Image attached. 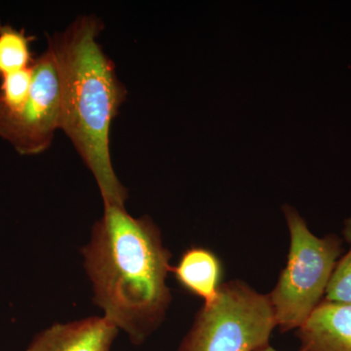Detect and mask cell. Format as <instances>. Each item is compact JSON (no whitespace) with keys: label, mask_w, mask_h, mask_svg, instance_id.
<instances>
[{"label":"cell","mask_w":351,"mask_h":351,"mask_svg":"<svg viewBox=\"0 0 351 351\" xmlns=\"http://www.w3.org/2000/svg\"><path fill=\"white\" fill-rule=\"evenodd\" d=\"M283 212L290 230V251L287 265L269 295L277 327L284 332L299 329L323 301L341 241L335 235L315 237L290 205H284Z\"/></svg>","instance_id":"3957f363"},{"label":"cell","mask_w":351,"mask_h":351,"mask_svg":"<svg viewBox=\"0 0 351 351\" xmlns=\"http://www.w3.org/2000/svg\"><path fill=\"white\" fill-rule=\"evenodd\" d=\"M276 327L269 295L230 281L201 307L178 351H260L269 346Z\"/></svg>","instance_id":"277c9868"},{"label":"cell","mask_w":351,"mask_h":351,"mask_svg":"<svg viewBox=\"0 0 351 351\" xmlns=\"http://www.w3.org/2000/svg\"><path fill=\"white\" fill-rule=\"evenodd\" d=\"M260 351H279V350H274V348H272L271 346H267V348H263V350H260Z\"/></svg>","instance_id":"7c38bea8"},{"label":"cell","mask_w":351,"mask_h":351,"mask_svg":"<svg viewBox=\"0 0 351 351\" xmlns=\"http://www.w3.org/2000/svg\"><path fill=\"white\" fill-rule=\"evenodd\" d=\"M221 263L213 252L203 247H191L182 254L179 263L172 267L178 282L191 294L214 301L218 294L221 278Z\"/></svg>","instance_id":"ba28073f"},{"label":"cell","mask_w":351,"mask_h":351,"mask_svg":"<svg viewBox=\"0 0 351 351\" xmlns=\"http://www.w3.org/2000/svg\"><path fill=\"white\" fill-rule=\"evenodd\" d=\"M32 76V66L1 77L0 112H16L22 108L31 92Z\"/></svg>","instance_id":"30bf717a"},{"label":"cell","mask_w":351,"mask_h":351,"mask_svg":"<svg viewBox=\"0 0 351 351\" xmlns=\"http://www.w3.org/2000/svg\"><path fill=\"white\" fill-rule=\"evenodd\" d=\"M297 336L300 351H351V304L323 300Z\"/></svg>","instance_id":"52a82bcc"},{"label":"cell","mask_w":351,"mask_h":351,"mask_svg":"<svg viewBox=\"0 0 351 351\" xmlns=\"http://www.w3.org/2000/svg\"><path fill=\"white\" fill-rule=\"evenodd\" d=\"M117 334L119 328L104 316L57 323L38 332L25 351H112Z\"/></svg>","instance_id":"8992f818"},{"label":"cell","mask_w":351,"mask_h":351,"mask_svg":"<svg viewBox=\"0 0 351 351\" xmlns=\"http://www.w3.org/2000/svg\"><path fill=\"white\" fill-rule=\"evenodd\" d=\"M343 237L350 250L337 263L328 284L325 301L351 304V217L346 219Z\"/></svg>","instance_id":"8fae6325"},{"label":"cell","mask_w":351,"mask_h":351,"mask_svg":"<svg viewBox=\"0 0 351 351\" xmlns=\"http://www.w3.org/2000/svg\"><path fill=\"white\" fill-rule=\"evenodd\" d=\"M101 29L100 19L82 16L48 46L61 80V129L93 174L104 205L125 206L128 191L113 170L110 132L126 89L98 43Z\"/></svg>","instance_id":"7a4b0ae2"},{"label":"cell","mask_w":351,"mask_h":351,"mask_svg":"<svg viewBox=\"0 0 351 351\" xmlns=\"http://www.w3.org/2000/svg\"><path fill=\"white\" fill-rule=\"evenodd\" d=\"M32 71L31 92L22 108L16 112H0V137L23 156L45 152L61 129V80L49 46L34 60Z\"/></svg>","instance_id":"5b68a950"},{"label":"cell","mask_w":351,"mask_h":351,"mask_svg":"<svg viewBox=\"0 0 351 351\" xmlns=\"http://www.w3.org/2000/svg\"><path fill=\"white\" fill-rule=\"evenodd\" d=\"M32 40L24 29L0 24V77L31 68Z\"/></svg>","instance_id":"9c48e42d"},{"label":"cell","mask_w":351,"mask_h":351,"mask_svg":"<svg viewBox=\"0 0 351 351\" xmlns=\"http://www.w3.org/2000/svg\"><path fill=\"white\" fill-rule=\"evenodd\" d=\"M104 206L91 240L82 249L93 302L104 317L140 346L162 324L172 301L166 283L172 255L149 217L134 218L125 206Z\"/></svg>","instance_id":"6da1fadb"}]
</instances>
